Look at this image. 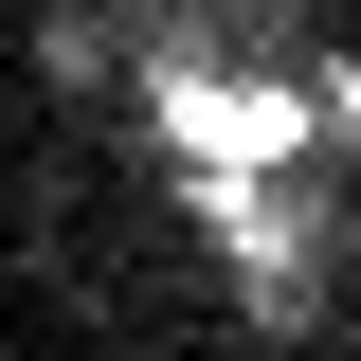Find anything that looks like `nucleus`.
I'll return each instance as SVG.
<instances>
[{
    "label": "nucleus",
    "instance_id": "1",
    "mask_svg": "<svg viewBox=\"0 0 361 361\" xmlns=\"http://www.w3.org/2000/svg\"><path fill=\"white\" fill-rule=\"evenodd\" d=\"M73 18L163 127L199 235L253 271V307H307L361 199V54L325 37V0H73Z\"/></svg>",
    "mask_w": 361,
    "mask_h": 361
}]
</instances>
